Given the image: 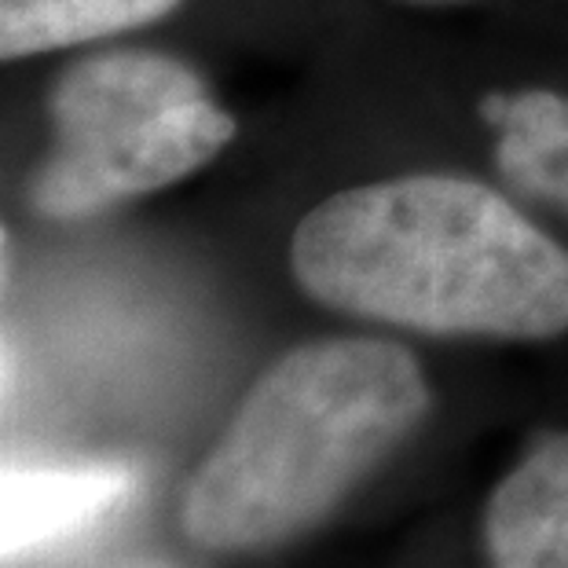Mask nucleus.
Instances as JSON below:
<instances>
[{
    "mask_svg": "<svg viewBox=\"0 0 568 568\" xmlns=\"http://www.w3.org/2000/svg\"><path fill=\"white\" fill-rule=\"evenodd\" d=\"M0 261H4V232H0Z\"/></svg>",
    "mask_w": 568,
    "mask_h": 568,
    "instance_id": "8",
    "label": "nucleus"
},
{
    "mask_svg": "<svg viewBox=\"0 0 568 568\" xmlns=\"http://www.w3.org/2000/svg\"><path fill=\"white\" fill-rule=\"evenodd\" d=\"M180 0H0V63L114 38L169 16Z\"/></svg>",
    "mask_w": 568,
    "mask_h": 568,
    "instance_id": "7",
    "label": "nucleus"
},
{
    "mask_svg": "<svg viewBox=\"0 0 568 568\" xmlns=\"http://www.w3.org/2000/svg\"><path fill=\"white\" fill-rule=\"evenodd\" d=\"M429 407L426 374L382 337L297 345L253 385L184 495L205 550L283 542L364 480Z\"/></svg>",
    "mask_w": 568,
    "mask_h": 568,
    "instance_id": "2",
    "label": "nucleus"
},
{
    "mask_svg": "<svg viewBox=\"0 0 568 568\" xmlns=\"http://www.w3.org/2000/svg\"><path fill=\"white\" fill-rule=\"evenodd\" d=\"M132 485L125 466L0 469V561L89 528L122 506Z\"/></svg>",
    "mask_w": 568,
    "mask_h": 568,
    "instance_id": "5",
    "label": "nucleus"
},
{
    "mask_svg": "<svg viewBox=\"0 0 568 568\" xmlns=\"http://www.w3.org/2000/svg\"><path fill=\"white\" fill-rule=\"evenodd\" d=\"M55 148L33 180V205L55 221L151 195L213 162L235 118L205 81L162 52L81 59L52 92Z\"/></svg>",
    "mask_w": 568,
    "mask_h": 568,
    "instance_id": "3",
    "label": "nucleus"
},
{
    "mask_svg": "<svg viewBox=\"0 0 568 568\" xmlns=\"http://www.w3.org/2000/svg\"><path fill=\"white\" fill-rule=\"evenodd\" d=\"M491 568H568V433L525 452L485 514Z\"/></svg>",
    "mask_w": 568,
    "mask_h": 568,
    "instance_id": "4",
    "label": "nucleus"
},
{
    "mask_svg": "<svg viewBox=\"0 0 568 568\" xmlns=\"http://www.w3.org/2000/svg\"><path fill=\"white\" fill-rule=\"evenodd\" d=\"M290 268L320 305L422 334L568 331V250L466 176L359 184L305 213Z\"/></svg>",
    "mask_w": 568,
    "mask_h": 568,
    "instance_id": "1",
    "label": "nucleus"
},
{
    "mask_svg": "<svg viewBox=\"0 0 568 568\" xmlns=\"http://www.w3.org/2000/svg\"><path fill=\"white\" fill-rule=\"evenodd\" d=\"M480 114L495 129L503 176L521 195L568 213V95L550 89L491 92Z\"/></svg>",
    "mask_w": 568,
    "mask_h": 568,
    "instance_id": "6",
    "label": "nucleus"
},
{
    "mask_svg": "<svg viewBox=\"0 0 568 568\" xmlns=\"http://www.w3.org/2000/svg\"><path fill=\"white\" fill-rule=\"evenodd\" d=\"M0 378H4V364H0Z\"/></svg>",
    "mask_w": 568,
    "mask_h": 568,
    "instance_id": "9",
    "label": "nucleus"
}]
</instances>
